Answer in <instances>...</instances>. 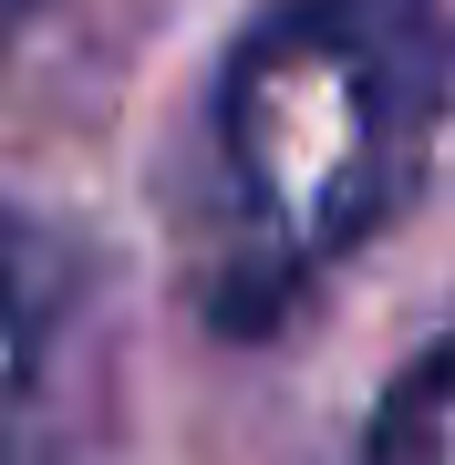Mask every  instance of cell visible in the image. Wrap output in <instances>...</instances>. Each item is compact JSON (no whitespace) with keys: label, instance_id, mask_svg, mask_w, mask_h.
Returning a JSON list of instances; mask_svg holds the SVG:
<instances>
[{"label":"cell","instance_id":"obj_1","mask_svg":"<svg viewBox=\"0 0 455 465\" xmlns=\"http://www.w3.org/2000/svg\"><path fill=\"white\" fill-rule=\"evenodd\" d=\"M455 114V0H280L207 94V331L259 341L414 207Z\"/></svg>","mask_w":455,"mask_h":465},{"label":"cell","instance_id":"obj_2","mask_svg":"<svg viewBox=\"0 0 455 465\" xmlns=\"http://www.w3.org/2000/svg\"><path fill=\"white\" fill-rule=\"evenodd\" d=\"M42 362H52V249L32 217L0 207V465H21L32 445Z\"/></svg>","mask_w":455,"mask_h":465},{"label":"cell","instance_id":"obj_3","mask_svg":"<svg viewBox=\"0 0 455 465\" xmlns=\"http://www.w3.org/2000/svg\"><path fill=\"white\" fill-rule=\"evenodd\" d=\"M352 465H455V341H435L424 362L393 372V393H383Z\"/></svg>","mask_w":455,"mask_h":465},{"label":"cell","instance_id":"obj_4","mask_svg":"<svg viewBox=\"0 0 455 465\" xmlns=\"http://www.w3.org/2000/svg\"><path fill=\"white\" fill-rule=\"evenodd\" d=\"M32 11H42V0H0V52L21 42V21H32Z\"/></svg>","mask_w":455,"mask_h":465}]
</instances>
